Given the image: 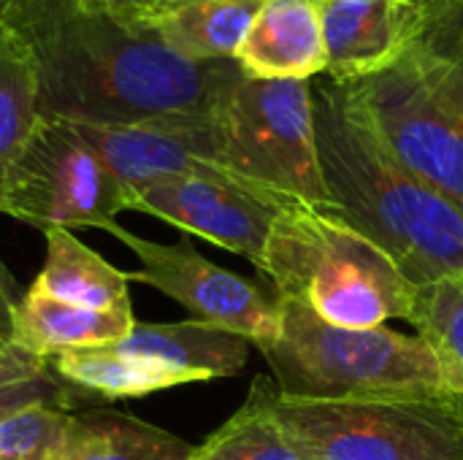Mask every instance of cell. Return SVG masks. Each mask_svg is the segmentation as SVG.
I'll list each match as a JSON object with an SVG mask.
<instances>
[{
	"label": "cell",
	"instance_id": "3957f363",
	"mask_svg": "<svg viewBox=\"0 0 463 460\" xmlns=\"http://www.w3.org/2000/svg\"><path fill=\"white\" fill-rule=\"evenodd\" d=\"M258 271L279 298L309 306L339 328H383L412 320L418 287L393 258L334 209L288 203L279 209Z\"/></svg>",
	"mask_w": 463,
	"mask_h": 460
},
{
	"label": "cell",
	"instance_id": "e0dca14e",
	"mask_svg": "<svg viewBox=\"0 0 463 460\" xmlns=\"http://www.w3.org/2000/svg\"><path fill=\"white\" fill-rule=\"evenodd\" d=\"M263 0H182L149 24L165 46L193 62H236Z\"/></svg>",
	"mask_w": 463,
	"mask_h": 460
},
{
	"label": "cell",
	"instance_id": "d4e9b609",
	"mask_svg": "<svg viewBox=\"0 0 463 460\" xmlns=\"http://www.w3.org/2000/svg\"><path fill=\"white\" fill-rule=\"evenodd\" d=\"M429 41L439 49L445 60L448 79L463 106V14L434 11V22L429 27Z\"/></svg>",
	"mask_w": 463,
	"mask_h": 460
},
{
	"label": "cell",
	"instance_id": "ba28073f",
	"mask_svg": "<svg viewBox=\"0 0 463 460\" xmlns=\"http://www.w3.org/2000/svg\"><path fill=\"white\" fill-rule=\"evenodd\" d=\"M130 209V195L76 125L38 119L8 165L0 214L33 228H100Z\"/></svg>",
	"mask_w": 463,
	"mask_h": 460
},
{
	"label": "cell",
	"instance_id": "ac0fdd59",
	"mask_svg": "<svg viewBox=\"0 0 463 460\" xmlns=\"http://www.w3.org/2000/svg\"><path fill=\"white\" fill-rule=\"evenodd\" d=\"M49 366L71 393L95 396L103 401L144 399L149 393L187 385V380L171 366L125 352L117 344L68 352L49 361Z\"/></svg>",
	"mask_w": 463,
	"mask_h": 460
},
{
	"label": "cell",
	"instance_id": "4316f807",
	"mask_svg": "<svg viewBox=\"0 0 463 460\" xmlns=\"http://www.w3.org/2000/svg\"><path fill=\"white\" fill-rule=\"evenodd\" d=\"M14 304H16V301L11 298L8 285H5V287L0 290V361L16 350L14 342H11V312H14Z\"/></svg>",
	"mask_w": 463,
	"mask_h": 460
},
{
	"label": "cell",
	"instance_id": "5bb4252c",
	"mask_svg": "<svg viewBox=\"0 0 463 460\" xmlns=\"http://www.w3.org/2000/svg\"><path fill=\"white\" fill-rule=\"evenodd\" d=\"M133 314L73 306L27 290L11 312V342L16 350L54 361L68 352L114 347L130 336Z\"/></svg>",
	"mask_w": 463,
	"mask_h": 460
},
{
	"label": "cell",
	"instance_id": "9c48e42d",
	"mask_svg": "<svg viewBox=\"0 0 463 460\" xmlns=\"http://www.w3.org/2000/svg\"><path fill=\"white\" fill-rule=\"evenodd\" d=\"M103 230L136 255L138 268L130 271L128 279L160 290L184 306L190 320L244 336L252 347L274 339L279 328V296L274 290H263L258 282L212 263L190 239L174 244L149 241L122 228L117 220L106 222Z\"/></svg>",
	"mask_w": 463,
	"mask_h": 460
},
{
	"label": "cell",
	"instance_id": "8fae6325",
	"mask_svg": "<svg viewBox=\"0 0 463 460\" xmlns=\"http://www.w3.org/2000/svg\"><path fill=\"white\" fill-rule=\"evenodd\" d=\"M326 43V79L355 84L393 68L426 41L434 8L420 0H315Z\"/></svg>",
	"mask_w": 463,
	"mask_h": 460
},
{
	"label": "cell",
	"instance_id": "44dd1931",
	"mask_svg": "<svg viewBox=\"0 0 463 460\" xmlns=\"http://www.w3.org/2000/svg\"><path fill=\"white\" fill-rule=\"evenodd\" d=\"M38 119L33 54L22 35L8 22H0V190L8 165L35 130Z\"/></svg>",
	"mask_w": 463,
	"mask_h": 460
},
{
	"label": "cell",
	"instance_id": "7a4b0ae2",
	"mask_svg": "<svg viewBox=\"0 0 463 460\" xmlns=\"http://www.w3.org/2000/svg\"><path fill=\"white\" fill-rule=\"evenodd\" d=\"M312 103L331 209L415 287L463 274V214L396 160L353 87L315 79Z\"/></svg>",
	"mask_w": 463,
	"mask_h": 460
},
{
	"label": "cell",
	"instance_id": "30bf717a",
	"mask_svg": "<svg viewBox=\"0 0 463 460\" xmlns=\"http://www.w3.org/2000/svg\"><path fill=\"white\" fill-rule=\"evenodd\" d=\"M130 209L241 255L258 268L282 206L228 179L171 176L133 190Z\"/></svg>",
	"mask_w": 463,
	"mask_h": 460
},
{
	"label": "cell",
	"instance_id": "7402d4cb",
	"mask_svg": "<svg viewBox=\"0 0 463 460\" xmlns=\"http://www.w3.org/2000/svg\"><path fill=\"white\" fill-rule=\"evenodd\" d=\"M410 325L434 350L450 393L463 399V274L418 287Z\"/></svg>",
	"mask_w": 463,
	"mask_h": 460
},
{
	"label": "cell",
	"instance_id": "484cf974",
	"mask_svg": "<svg viewBox=\"0 0 463 460\" xmlns=\"http://www.w3.org/2000/svg\"><path fill=\"white\" fill-rule=\"evenodd\" d=\"M84 3H90L100 11H109L114 16L130 19V22H149L182 0H84Z\"/></svg>",
	"mask_w": 463,
	"mask_h": 460
},
{
	"label": "cell",
	"instance_id": "6da1fadb",
	"mask_svg": "<svg viewBox=\"0 0 463 460\" xmlns=\"http://www.w3.org/2000/svg\"><path fill=\"white\" fill-rule=\"evenodd\" d=\"M35 65L38 114L130 127L209 119L244 76L239 62H193L144 22L84 0H14L5 19Z\"/></svg>",
	"mask_w": 463,
	"mask_h": 460
},
{
	"label": "cell",
	"instance_id": "83f0119b",
	"mask_svg": "<svg viewBox=\"0 0 463 460\" xmlns=\"http://www.w3.org/2000/svg\"><path fill=\"white\" fill-rule=\"evenodd\" d=\"M420 3H426L429 8H437V11L463 14V0H420Z\"/></svg>",
	"mask_w": 463,
	"mask_h": 460
},
{
	"label": "cell",
	"instance_id": "603a6c76",
	"mask_svg": "<svg viewBox=\"0 0 463 460\" xmlns=\"http://www.w3.org/2000/svg\"><path fill=\"white\" fill-rule=\"evenodd\" d=\"M87 428V412L35 404L0 420V460H60Z\"/></svg>",
	"mask_w": 463,
	"mask_h": 460
},
{
	"label": "cell",
	"instance_id": "8992f818",
	"mask_svg": "<svg viewBox=\"0 0 463 460\" xmlns=\"http://www.w3.org/2000/svg\"><path fill=\"white\" fill-rule=\"evenodd\" d=\"M277 418L307 460H463V399H296Z\"/></svg>",
	"mask_w": 463,
	"mask_h": 460
},
{
	"label": "cell",
	"instance_id": "cb8c5ba5",
	"mask_svg": "<svg viewBox=\"0 0 463 460\" xmlns=\"http://www.w3.org/2000/svg\"><path fill=\"white\" fill-rule=\"evenodd\" d=\"M35 404L71 409V390L52 371L49 361L14 350L0 361V420Z\"/></svg>",
	"mask_w": 463,
	"mask_h": 460
},
{
	"label": "cell",
	"instance_id": "f1b7e54d",
	"mask_svg": "<svg viewBox=\"0 0 463 460\" xmlns=\"http://www.w3.org/2000/svg\"><path fill=\"white\" fill-rule=\"evenodd\" d=\"M11 3H14V0H0V22L5 19V14H8V8H11Z\"/></svg>",
	"mask_w": 463,
	"mask_h": 460
},
{
	"label": "cell",
	"instance_id": "2e32d148",
	"mask_svg": "<svg viewBox=\"0 0 463 460\" xmlns=\"http://www.w3.org/2000/svg\"><path fill=\"white\" fill-rule=\"evenodd\" d=\"M43 239L46 258L30 290L84 309L133 314L128 271L114 268L92 247L79 241L73 230L46 228Z\"/></svg>",
	"mask_w": 463,
	"mask_h": 460
},
{
	"label": "cell",
	"instance_id": "ffe728a7",
	"mask_svg": "<svg viewBox=\"0 0 463 460\" xmlns=\"http://www.w3.org/2000/svg\"><path fill=\"white\" fill-rule=\"evenodd\" d=\"M195 447L130 415L87 412V428L60 460H190Z\"/></svg>",
	"mask_w": 463,
	"mask_h": 460
},
{
	"label": "cell",
	"instance_id": "9a60e30c",
	"mask_svg": "<svg viewBox=\"0 0 463 460\" xmlns=\"http://www.w3.org/2000/svg\"><path fill=\"white\" fill-rule=\"evenodd\" d=\"M117 347L125 352L160 361L179 371L187 382H206L236 377L244 371L250 361L252 342L236 336L231 331L182 320V323H138L133 325L130 336L122 339Z\"/></svg>",
	"mask_w": 463,
	"mask_h": 460
},
{
	"label": "cell",
	"instance_id": "d6986e66",
	"mask_svg": "<svg viewBox=\"0 0 463 460\" xmlns=\"http://www.w3.org/2000/svg\"><path fill=\"white\" fill-rule=\"evenodd\" d=\"M277 393L269 374L255 377L247 401L195 447L190 460H307L277 418Z\"/></svg>",
	"mask_w": 463,
	"mask_h": 460
},
{
	"label": "cell",
	"instance_id": "4fadbf2b",
	"mask_svg": "<svg viewBox=\"0 0 463 460\" xmlns=\"http://www.w3.org/2000/svg\"><path fill=\"white\" fill-rule=\"evenodd\" d=\"M250 79L315 81L326 76V43L315 0H263L236 54Z\"/></svg>",
	"mask_w": 463,
	"mask_h": 460
},
{
	"label": "cell",
	"instance_id": "277c9868",
	"mask_svg": "<svg viewBox=\"0 0 463 460\" xmlns=\"http://www.w3.org/2000/svg\"><path fill=\"white\" fill-rule=\"evenodd\" d=\"M255 350L263 355L279 396L334 401L453 396L423 336L328 325L293 298H279V328L271 342Z\"/></svg>",
	"mask_w": 463,
	"mask_h": 460
},
{
	"label": "cell",
	"instance_id": "7c38bea8",
	"mask_svg": "<svg viewBox=\"0 0 463 460\" xmlns=\"http://www.w3.org/2000/svg\"><path fill=\"white\" fill-rule=\"evenodd\" d=\"M87 144L111 168L119 184L133 190L171 176H209L228 179L217 168L214 125L209 119L179 125H130V127H95L76 125ZM239 184V182H236Z\"/></svg>",
	"mask_w": 463,
	"mask_h": 460
},
{
	"label": "cell",
	"instance_id": "52a82bcc",
	"mask_svg": "<svg viewBox=\"0 0 463 460\" xmlns=\"http://www.w3.org/2000/svg\"><path fill=\"white\" fill-rule=\"evenodd\" d=\"M350 87L396 160L463 214V106L429 35Z\"/></svg>",
	"mask_w": 463,
	"mask_h": 460
},
{
	"label": "cell",
	"instance_id": "f546056e",
	"mask_svg": "<svg viewBox=\"0 0 463 460\" xmlns=\"http://www.w3.org/2000/svg\"><path fill=\"white\" fill-rule=\"evenodd\" d=\"M3 287H5V282H3V279H0V290H3Z\"/></svg>",
	"mask_w": 463,
	"mask_h": 460
},
{
	"label": "cell",
	"instance_id": "5b68a950",
	"mask_svg": "<svg viewBox=\"0 0 463 460\" xmlns=\"http://www.w3.org/2000/svg\"><path fill=\"white\" fill-rule=\"evenodd\" d=\"M217 168L277 206L331 209L326 192L312 81L241 76L212 114Z\"/></svg>",
	"mask_w": 463,
	"mask_h": 460
}]
</instances>
